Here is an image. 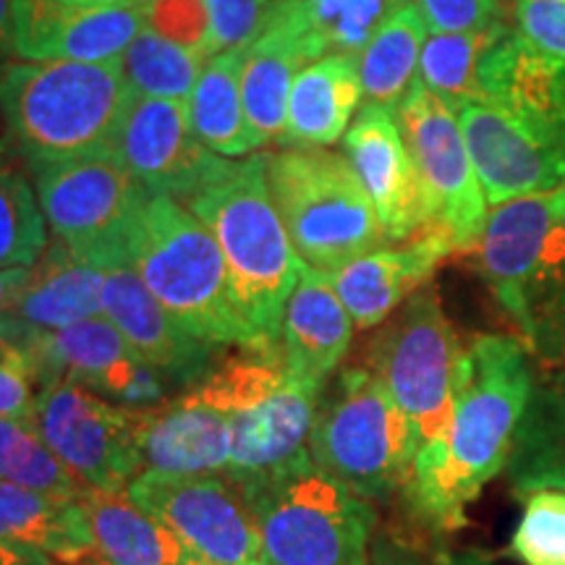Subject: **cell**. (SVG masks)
<instances>
[{"instance_id": "1", "label": "cell", "mask_w": 565, "mask_h": 565, "mask_svg": "<svg viewBox=\"0 0 565 565\" xmlns=\"http://www.w3.org/2000/svg\"><path fill=\"white\" fill-rule=\"evenodd\" d=\"M534 380L524 343L479 335L469 345V372L448 427L422 445L406 503L435 532H458L469 505L511 461Z\"/></svg>"}, {"instance_id": "2", "label": "cell", "mask_w": 565, "mask_h": 565, "mask_svg": "<svg viewBox=\"0 0 565 565\" xmlns=\"http://www.w3.org/2000/svg\"><path fill=\"white\" fill-rule=\"evenodd\" d=\"M121 61H13L0 79V113L34 168L116 150L134 100Z\"/></svg>"}, {"instance_id": "3", "label": "cell", "mask_w": 565, "mask_h": 565, "mask_svg": "<svg viewBox=\"0 0 565 565\" xmlns=\"http://www.w3.org/2000/svg\"><path fill=\"white\" fill-rule=\"evenodd\" d=\"M186 207L221 246L236 309L265 345L280 349L282 312L303 259L275 207L267 183V154L233 162L223 179L189 200Z\"/></svg>"}, {"instance_id": "4", "label": "cell", "mask_w": 565, "mask_h": 565, "mask_svg": "<svg viewBox=\"0 0 565 565\" xmlns=\"http://www.w3.org/2000/svg\"><path fill=\"white\" fill-rule=\"evenodd\" d=\"M129 267L192 335L217 349L275 351L233 303L215 236L173 196L152 194L141 207L131 233Z\"/></svg>"}, {"instance_id": "5", "label": "cell", "mask_w": 565, "mask_h": 565, "mask_svg": "<svg viewBox=\"0 0 565 565\" xmlns=\"http://www.w3.org/2000/svg\"><path fill=\"white\" fill-rule=\"evenodd\" d=\"M189 391L228 416V477L254 479L312 461L309 435L324 387L288 370L280 349L217 359L207 377Z\"/></svg>"}, {"instance_id": "6", "label": "cell", "mask_w": 565, "mask_h": 565, "mask_svg": "<svg viewBox=\"0 0 565 565\" xmlns=\"http://www.w3.org/2000/svg\"><path fill=\"white\" fill-rule=\"evenodd\" d=\"M238 482L265 565H370L377 513L315 461Z\"/></svg>"}, {"instance_id": "7", "label": "cell", "mask_w": 565, "mask_h": 565, "mask_svg": "<svg viewBox=\"0 0 565 565\" xmlns=\"http://www.w3.org/2000/svg\"><path fill=\"white\" fill-rule=\"evenodd\" d=\"M419 448L414 424L364 366H349L322 391L309 456L351 492L385 500L406 490Z\"/></svg>"}, {"instance_id": "8", "label": "cell", "mask_w": 565, "mask_h": 565, "mask_svg": "<svg viewBox=\"0 0 565 565\" xmlns=\"http://www.w3.org/2000/svg\"><path fill=\"white\" fill-rule=\"evenodd\" d=\"M267 183L303 265L335 273L387 242L345 154L324 147L267 154Z\"/></svg>"}, {"instance_id": "9", "label": "cell", "mask_w": 565, "mask_h": 565, "mask_svg": "<svg viewBox=\"0 0 565 565\" xmlns=\"http://www.w3.org/2000/svg\"><path fill=\"white\" fill-rule=\"evenodd\" d=\"M366 362L414 424L419 445L437 440L466 383L469 349L461 345L435 288H419L395 312L372 341Z\"/></svg>"}, {"instance_id": "10", "label": "cell", "mask_w": 565, "mask_h": 565, "mask_svg": "<svg viewBox=\"0 0 565 565\" xmlns=\"http://www.w3.org/2000/svg\"><path fill=\"white\" fill-rule=\"evenodd\" d=\"M34 192L55 242L100 270L129 265L134 225L152 194L116 150L34 168Z\"/></svg>"}, {"instance_id": "11", "label": "cell", "mask_w": 565, "mask_h": 565, "mask_svg": "<svg viewBox=\"0 0 565 565\" xmlns=\"http://www.w3.org/2000/svg\"><path fill=\"white\" fill-rule=\"evenodd\" d=\"M141 414L100 398L74 380L40 387L30 419L84 487L126 492L141 475Z\"/></svg>"}, {"instance_id": "12", "label": "cell", "mask_w": 565, "mask_h": 565, "mask_svg": "<svg viewBox=\"0 0 565 565\" xmlns=\"http://www.w3.org/2000/svg\"><path fill=\"white\" fill-rule=\"evenodd\" d=\"M9 317L30 356L38 387L74 380L131 412H152L171 401V385L131 349L105 315L61 330H40Z\"/></svg>"}, {"instance_id": "13", "label": "cell", "mask_w": 565, "mask_h": 565, "mask_svg": "<svg viewBox=\"0 0 565 565\" xmlns=\"http://www.w3.org/2000/svg\"><path fill=\"white\" fill-rule=\"evenodd\" d=\"M458 121L490 207L565 186V113L471 100Z\"/></svg>"}, {"instance_id": "14", "label": "cell", "mask_w": 565, "mask_h": 565, "mask_svg": "<svg viewBox=\"0 0 565 565\" xmlns=\"http://www.w3.org/2000/svg\"><path fill=\"white\" fill-rule=\"evenodd\" d=\"M395 118L427 192L433 231L448 236L456 252L477 246L490 204L484 200L458 113L416 79Z\"/></svg>"}, {"instance_id": "15", "label": "cell", "mask_w": 565, "mask_h": 565, "mask_svg": "<svg viewBox=\"0 0 565 565\" xmlns=\"http://www.w3.org/2000/svg\"><path fill=\"white\" fill-rule=\"evenodd\" d=\"M126 492L141 511L179 534L204 565H265L238 479L141 471Z\"/></svg>"}, {"instance_id": "16", "label": "cell", "mask_w": 565, "mask_h": 565, "mask_svg": "<svg viewBox=\"0 0 565 565\" xmlns=\"http://www.w3.org/2000/svg\"><path fill=\"white\" fill-rule=\"evenodd\" d=\"M116 152L150 194H166L186 204L231 171L196 137L189 105L158 97H134L118 134Z\"/></svg>"}, {"instance_id": "17", "label": "cell", "mask_w": 565, "mask_h": 565, "mask_svg": "<svg viewBox=\"0 0 565 565\" xmlns=\"http://www.w3.org/2000/svg\"><path fill=\"white\" fill-rule=\"evenodd\" d=\"M565 204V186L492 207L477 242L479 273L498 307L532 345V286Z\"/></svg>"}, {"instance_id": "18", "label": "cell", "mask_w": 565, "mask_h": 565, "mask_svg": "<svg viewBox=\"0 0 565 565\" xmlns=\"http://www.w3.org/2000/svg\"><path fill=\"white\" fill-rule=\"evenodd\" d=\"M19 61H121L147 26L145 0L126 6L79 0H11Z\"/></svg>"}, {"instance_id": "19", "label": "cell", "mask_w": 565, "mask_h": 565, "mask_svg": "<svg viewBox=\"0 0 565 565\" xmlns=\"http://www.w3.org/2000/svg\"><path fill=\"white\" fill-rule=\"evenodd\" d=\"M343 152L377 210L387 242L433 231L427 192L393 110L366 103L345 131Z\"/></svg>"}, {"instance_id": "20", "label": "cell", "mask_w": 565, "mask_h": 565, "mask_svg": "<svg viewBox=\"0 0 565 565\" xmlns=\"http://www.w3.org/2000/svg\"><path fill=\"white\" fill-rule=\"evenodd\" d=\"M103 315L121 330L131 349L162 374L171 391H189L217 364V345L189 333L129 265L105 270Z\"/></svg>"}, {"instance_id": "21", "label": "cell", "mask_w": 565, "mask_h": 565, "mask_svg": "<svg viewBox=\"0 0 565 565\" xmlns=\"http://www.w3.org/2000/svg\"><path fill=\"white\" fill-rule=\"evenodd\" d=\"M139 456L141 471L228 475L233 458L228 416L194 391H183L166 406L141 414Z\"/></svg>"}, {"instance_id": "22", "label": "cell", "mask_w": 565, "mask_h": 565, "mask_svg": "<svg viewBox=\"0 0 565 565\" xmlns=\"http://www.w3.org/2000/svg\"><path fill=\"white\" fill-rule=\"evenodd\" d=\"M454 252L456 246L448 236L429 231L401 249L366 252L328 278L333 280L353 324L370 330L398 312Z\"/></svg>"}, {"instance_id": "23", "label": "cell", "mask_w": 565, "mask_h": 565, "mask_svg": "<svg viewBox=\"0 0 565 565\" xmlns=\"http://www.w3.org/2000/svg\"><path fill=\"white\" fill-rule=\"evenodd\" d=\"M353 328L356 324L328 273L301 265L280 328V351L288 370L324 387L349 353Z\"/></svg>"}, {"instance_id": "24", "label": "cell", "mask_w": 565, "mask_h": 565, "mask_svg": "<svg viewBox=\"0 0 565 565\" xmlns=\"http://www.w3.org/2000/svg\"><path fill=\"white\" fill-rule=\"evenodd\" d=\"M362 97V76L353 55L328 53L312 61L294 82L280 145H286V150L335 145L353 124Z\"/></svg>"}, {"instance_id": "25", "label": "cell", "mask_w": 565, "mask_h": 565, "mask_svg": "<svg viewBox=\"0 0 565 565\" xmlns=\"http://www.w3.org/2000/svg\"><path fill=\"white\" fill-rule=\"evenodd\" d=\"M79 503L95 536V565H204L179 534L141 511L129 492L87 487Z\"/></svg>"}, {"instance_id": "26", "label": "cell", "mask_w": 565, "mask_h": 565, "mask_svg": "<svg viewBox=\"0 0 565 565\" xmlns=\"http://www.w3.org/2000/svg\"><path fill=\"white\" fill-rule=\"evenodd\" d=\"M309 66L296 34L280 19L267 17L244 45L242 66V95L249 126L259 147L282 139L286 131L288 97L299 71Z\"/></svg>"}, {"instance_id": "27", "label": "cell", "mask_w": 565, "mask_h": 565, "mask_svg": "<svg viewBox=\"0 0 565 565\" xmlns=\"http://www.w3.org/2000/svg\"><path fill=\"white\" fill-rule=\"evenodd\" d=\"M105 270L53 242L30 267L24 291L9 315L40 330H61L103 315Z\"/></svg>"}, {"instance_id": "28", "label": "cell", "mask_w": 565, "mask_h": 565, "mask_svg": "<svg viewBox=\"0 0 565 565\" xmlns=\"http://www.w3.org/2000/svg\"><path fill=\"white\" fill-rule=\"evenodd\" d=\"M0 542L38 547L66 565H95V536L79 500L11 482H0Z\"/></svg>"}, {"instance_id": "29", "label": "cell", "mask_w": 565, "mask_h": 565, "mask_svg": "<svg viewBox=\"0 0 565 565\" xmlns=\"http://www.w3.org/2000/svg\"><path fill=\"white\" fill-rule=\"evenodd\" d=\"M408 0H275L270 17L280 19L312 63L328 53L356 58L393 13Z\"/></svg>"}, {"instance_id": "30", "label": "cell", "mask_w": 565, "mask_h": 565, "mask_svg": "<svg viewBox=\"0 0 565 565\" xmlns=\"http://www.w3.org/2000/svg\"><path fill=\"white\" fill-rule=\"evenodd\" d=\"M244 45L215 53L204 63L189 97V118L202 145L221 158H249L259 150L242 95Z\"/></svg>"}, {"instance_id": "31", "label": "cell", "mask_w": 565, "mask_h": 565, "mask_svg": "<svg viewBox=\"0 0 565 565\" xmlns=\"http://www.w3.org/2000/svg\"><path fill=\"white\" fill-rule=\"evenodd\" d=\"M427 34L429 30L416 3H406L374 32V38L356 55L366 103L383 105L393 113L401 108L408 89L419 79L422 47Z\"/></svg>"}, {"instance_id": "32", "label": "cell", "mask_w": 565, "mask_h": 565, "mask_svg": "<svg viewBox=\"0 0 565 565\" xmlns=\"http://www.w3.org/2000/svg\"><path fill=\"white\" fill-rule=\"evenodd\" d=\"M508 479L519 494L540 490L565 492V393L534 385L519 435Z\"/></svg>"}, {"instance_id": "33", "label": "cell", "mask_w": 565, "mask_h": 565, "mask_svg": "<svg viewBox=\"0 0 565 565\" xmlns=\"http://www.w3.org/2000/svg\"><path fill=\"white\" fill-rule=\"evenodd\" d=\"M498 21L475 32H429L424 40L419 82L450 110L458 113L466 103L479 100V68Z\"/></svg>"}, {"instance_id": "34", "label": "cell", "mask_w": 565, "mask_h": 565, "mask_svg": "<svg viewBox=\"0 0 565 565\" xmlns=\"http://www.w3.org/2000/svg\"><path fill=\"white\" fill-rule=\"evenodd\" d=\"M207 61V53L183 47L145 26L126 47L121 66L134 95L186 103Z\"/></svg>"}, {"instance_id": "35", "label": "cell", "mask_w": 565, "mask_h": 565, "mask_svg": "<svg viewBox=\"0 0 565 565\" xmlns=\"http://www.w3.org/2000/svg\"><path fill=\"white\" fill-rule=\"evenodd\" d=\"M0 482L74 500L87 490L42 440L30 416H0Z\"/></svg>"}, {"instance_id": "36", "label": "cell", "mask_w": 565, "mask_h": 565, "mask_svg": "<svg viewBox=\"0 0 565 565\" xmlns=\"http://www.w3.org/2000/svg\"><path fill=\"white\" fill-rule=\"evenodd\" d=\"M47 249V223L38 192L0 160V267H32Z\"/></svg>"}, {"instance_id": "37", "label": "cell", "mask_w": 565, "mask_h": 565, "mask_svg": "<svg viewBox=\"0 0 565 565\" xmlns=\"http://www.w3.org/2000/svg\"><path fill=\"white\" fill-rule=\"evenodd\" d=\"M532 349L555 353L565 345V204L550 233L532 286Z\"/></svg>"}, {"instance_id": "38", "label": "cell", "mask_w": 565, "mask_h": 565, "mask_svg": "<svg viewBox=\"0 0 565 565\" xmlns=\"http://www.w3.org/2000/svg\"><path fill=\"white\" fill-rule=\"evenodd\" d=\"M511 555L524 565H565V492H529L511 536Z\"/></svg>"}, {"instance_id": "39", "label": "cell", "mask_w": 565, "mask_h": 565, "mask_svg": "<svg viewBox=\"0 0 565 565\" xmlns=\"http://www.w3.org/2000/svg\"><path fill=\"white\" fill-rule=\"evenodd\" d=\"M34 372L9 315H0V416H30Z\"/></svg>"}, {"instance_id": "40", "label": "cell", "mask_w": 565, "mask_h": 565, "mask_svg": "<svg viewBox=\"0 0 565 565\" xmlns=\"http://www.w3.org/2000/svg\"><path fill=\"white\" fill-rule=\"evenodd\" d=\"M147 26L160 38L210 53V13L204 0H145Z\"/></svg>"}, {"instance_id": "41", "label": "cell", "mask_w": 565, "mask_h": 565, "mask_svg": "<svg viewBox=\"0 0 565 565\" xmlns=\"http://www.w3.org/2000/svg\"><path fill=\"white\" fill-rule=\"evenodd\" d=\"M513 26L532 51L565 68V0H515Z\"/></svg>"}, {"instance_id": "42", "label": "cell", "mask_w": 565, "mask_h": 565, "mask_svg": "<svg viewBox=\"0 0 565 565\" xmlns=\"http://www.w3.org/2000/svg\"><path fill=\"white\" fill-rule=\"evenodd\" d=\"M210 13V53L252 42L275 0H204Z\"/></svg>"}, {"instance_id": "43", "label": "cell", "mask_w": 565, "mask_h": 565, "mask_svg": "<svg viewBox=\"0 0 565 565\" xmlns=\"http://www.w3.org/2000/svg\"><path fill=\"white\" fill-rule=\"evenodd\" d=\"M429 32H475L490 26L494 0H414Z\"/></svg>"}, {"instance_id": "44", "label": "cell", "mask_w": 565, "mask_h": 565, "mask_svg": "<svg viewBox=\"0 0 565 565\" xmlns=\"http://www.w3.org/2000/svg\"><path fill=\"white\" fill-rule=\"evenodd\" d=\"M370 565H429L424 557L408 547L406 542L395 540L391 534H380L372 540L370 547Z\"/></svg>"}, {"instance_id": "45", "label": "cell", "mask_w": 565, "mask_h": 565, "mask_svg": "<svg viewBox=\"0 0 565 565\" xmlns=\"http://www.w3.org/2000/svg\"><path fill=\"white\" fill-rule=\"evenodd\" d=\"M30 267H0V315H9L24 291Z\"/></svg>"}, {"instance_id": "46", "label": "cell", "mask_w": 565, "mask_h": 565, "mask_svg": "<svg viewBox=\"0 0 565 565\" xmlns=\"http://www.w3.org/2000/svg\"><path fill=\"white\" fill-rule=\"evenodd\" d=\"M0 565H58V561L38 547L0 542Z\"/></svg>"}, {"instance_id": "47", "label": "cell", "mask_w": 565, "mask_h": 565, "mask_svg": "<svg viewBox=\"0 0 565 565\" xmlns=\"http://www.w3.org/2000/svg\"><path fill=\"white\" fill-rule=\"evenodd\" d=\"M17 58V42H13V9L11 0H0V79Z\"/></svg>"}, {"instance_id": "48", "label": "cell", "mask_w": 565, "mask_h": 565, "mask_svg": "<svg viewBox=\"0 0 565 565\" xmlns=\"http://www.w3.org/2000/svg\"><path fill=\"white\" fill-rule=\"evenodd\" d=\"M435 565H492L490 557L482 553H445L435 561Z\"/></svg>"}, {"instance_id": "49", "label": "cell", "mask_w": 565, "mask_h": 565, "mask_svg": "<svg viewBox=\"0 0 565 565\" xmlns=\"http://www.w3.org/2000/svg\"><path fill=\"white\" fill-rule=\"evenodd\" d=\"M79 3H110V6H126V3H139V0H79Z\"/></svg>"}]
</instances>
